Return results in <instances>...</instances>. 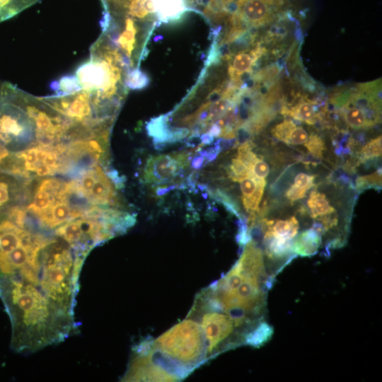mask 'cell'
<instances>
[{
	"instance_id": "cell-13",
	"label": "cell",
	"mask_w": 382,
	"mask_h": 382,
	"mask_svg": "<svg viewBox=\"0 0 382 382\" xmlns=\"http://www.w3.org/2000/svg\"><path fill=\"white\" fill-rule=\"evenodd\" d=\"M282 112L300 122L313 125L317 122L318 115L316 103L309 99H300L290 108L283 107Z\"/></svg>"
},
{
	"instance_id": "cell-20",
	"label": "cell",
	"mask_w": 382,
	"mask_h": 382,
	"mask_svg": "<svg viewBox=\"0 0 382 382\" xmlns=\"http://www.w3.org/2000/svg\"><path fill=\"white\" fill-rule=\"evenodd\" d=\"M381 174L378 170L375 173L369 175L359 177L357 180V187L359 190L373 187L374 186H381Z\"/></svg>"
},
{
	"instance_id": "cell-9",
	"label": "cell",
	"mask_w": 382,
	"mask_h": 382,
	"mask_svg": "<svg viewBox=\"0 0 382 382\" xmlns=\"http://www.w3.org/2000/svg\"><path fill=\"white\" fill-rule=\"evenodd\" d=\"M265 53V49L257 46L237 52L230 60L228 74L233 84L238 86L241 77L253 71L256 62Z\"/></svg>"
},
{
	"instance_id": "cell-17",
	"label": "cell",
	"mask_w": 382,
	"mask_h": 382,
	"mask_svg": "<svg viewBox=\"0 0 382 382\" xmlns=\"http://www.w3.org/2000/svg\"><path fill=\"white\" fill-rule=\"evenodd\" d=\"M307 131L301 126L294 124L290 129L284 143L291 145H301L306 144L309 139Z\"/></svg>"
},
{
	"instance_id": "cell-22",
	"label": "cell",
	"mask_w": 382,
	"mask_h": 382,
	"mask_svg": "<svg viewBox=\"0 0 382 382\" xmlns=\"http://www.w3.org/2000/svg\"><path fill=\"white\" fill-rule=\"evenodd\" d=\"M323 142L322 139L317 134H311L305 144V146L315 156L321 158L323 150Z\"/></svg>"
},
{
	"instance_id": "cell-6",
	"label": "cell",
	"mask_w": 382,
	"mask_h": 382,
	"mask_svg": "<svg viewBox=\"0 0 382 382\" xmlns=\"http://www.w3.org/2000/svg\"><path fill=\"white\" fill-rule=\"evenodd\" d=\"M287 0H234L235 9L231 11L247 28H257L287 14Z\"/></svg>"
},
{
	"instance_id": "cell-1",
	"label": "cell",
	"mask_w": 382,
	"mask_h": 382,
	"mask_svg": "<svg viewBox=\"0 0 382 382\" xmlns=\"http://www.w3.org/2000/svg\"><path fill=\"white\" fill-rule=\"evenodd\" d=\"M274 281L262 250L250 239L231 270L202 294L212 307L231 315L249 332L264 321L267 293Z\"/></svg>"
},
{
	"instance_id": "cell-18",
	"label": "cell",
	"mask_w": 382,
	"mask_h": 382,
	"mask_svg": "<svg viewBox=\"0 0 382 382\" xmlns=\"http://www.w3.org/2000/svg\"><path fill=\"white\" fill-rule=\"evenodd\" d=\"M361 161H366L381 155V136L369 141L360 152Z\"/></svg>"
},
{
	"instance_id": "cell-21",
	"label": "cell",
	"mask_w": 382,
	"mask_h": 382,
	"mask_svg": "<svg viewBox=\"0 0 382 382\" xmlns=\"http://www.w3.org/2000/svg\"><path fill=\"white\" fill-rule=\"evenodd\" d=\"M251 169L253 174L261 180H265L270 173L269 165L263 160L262 157L260 158L258 156L253 162Z\"/></svg>"
},
{
	"instance_id": "cell-16",
	"label": "cell",
	"mask_w": 382,
	"mask_h": 382,
	"mask_svg": "<svg viewBox=\"0 0 382 382\" xmlns=\"http://www.w3.org/2000/svg\"><path fill=\"white\" fill-rule=\"evenodd\" d=\"M51 88L56 95L71 93L79 91L81 88L75 75L64 76L52 82Z\"/></svg>"
},
{
	"instance_id": "cell-4",
	"label": "cell",
	"mask_w": 382,
	"mask_h": 382,
	"mask_svg": "<svg viewBox=\"0 0 382 382\" xmlns=\"http://www.w3.org/2000/svg\"><path fill=\"white\" fill-rule=\"evenodd\" d=\"M196 306L206 311L201 317V328L205 338L207 358L244 344L248 332L227 313L210 306L201 297Z\"/></svg>"
},
{
	"instance_id": "cell-23",
	"label": "cell",
	"mask_w": 382,
	"mask_h": 382,
	"mask_svg": "<svg viewBox=\"0 0 382 382\" xmlns=\"http://www.w3.org/2000/svg\"><path fill=\"white\" fill-rule=\"evenodd\" d=\"M314 179V175L300 173L294 178V185L308 190L313 185Z\"/></svg>"
},
{
	"instance_id": "cell-15",
	"label": "cell",
	"mask_w": 382,
	"mask_h": 382,
	"mask_svg": "<svg viewBox=\"0 0 382 382\" xmlns=\"http://www.w3.org/2000/svg\"><path fill=\"white\" fill-rule=\"evenodd\" d=\"M273 334L272 327L265 321L256 326L246 337L245 345L258 347L268 342Z\"/></svg>"
},
{
	"instance_id": "cell-3",
	"label": "cell",
	"mask_w": 382,
	"mask_h": 382,
	"mask_svg": "<svg viewBox=\"0 0 382 382\" xmlns=\"http://www.w3.org/2000/svg\"><path fill=\"white\" fill-rule=\"evenodd\" d=\"M151 359L177 379L185 377L207 358L202 329L193 319H186L161 335L151 345H140ZM155 362V361H154Z\"/></svg>"
},
{
	"instance_id": "cell-12",
	"label": "cell",
	"mask_w": 382,
	"mask_h": 382,
	"mask_svg": "<svg viewBox=\"0 0 382 382\" xmlns=\"http://www.w3.org/2000/svg\"><path fill=\"white\" fill-rule=\"evenodd\" d=\"M323 234L318 230L311 228L302 231L294 238L292 245L295 255L311 257L316 255L322 245Z\"/></svg>"
},
{
	"instance_id": "cell-19",
	"label": "cell",
	"mask_w": 382,
	"mask_h": 382,
	"mask_svg": "<svg viewBox=\"0 0 382 382\" xmlns=\"http://www.w3.org/2000/svg\"><path fill=\"white\" fill-rule=\"evenodd\" d=\"M126 86L132 89L141 88L147 83L146 76L140 71L135 69L127 74Z\"/></svg>"
},
{
	"instance_id": "cell-2",
	"label": "cell",
	"mask_w": 382,
	"mask_h": 382,
	"mask_svg": "<svg viewBox=\"0 0 382 382\" xmlns=\"http://www.w3.org/2000/svg\"><path fill=\"white\" fill-rule=\"evenodd\" d=\"M90 54L74 75L90 95L97 117L113 120L126 95L124 57L104 33L93 44Z\"/></svg>"
},
{
	"instance_id": "cell-10",
	"label": "cell",
	"mask_w": 382,
	"mask_h": 382,
	"mask_svg": "<svg viewBox=\"0 0 382 382\" xmlns=\"http://www.w3.org/2000/svg\"><path fill=\"white\" fill-rule=\"evenodd\" d=\"M63 183L54 178L42 180L26 211L37 216L49 209L55 202Z\"/></svg>"
},
{
	"instance_id": "cell-24",
	"label": "cell",
	"mask_w": 382,
	"mask_h": 382,
	"mask_svg": "<svg viewBox=\"0 0 382 382\" xmlns=\"http://www.w3.org/2000/svg\"><path fill=\"white\" fill-rule=\"evenodd\" d=\"M306 191L307 190L306 189L301 188L293 184L286 191V197L291 202L296 201L303 198L306 195Z\"/></svg>"
},
{
	"instance_id": "cell-7",
	"label": "cell",
	"mask_w": 382,
	"mask_h": 382,
	"mask_svg": "<svg viewBox=\"0 0 382 382\" xmlns=\"http://www.w3.org/2000/svg\"><path fill=\"white\" fill-rule=\"evenodd\" d=\"M191 156V152L180 151L152 156L145 165V182L153 185L173 182L189 166Z\"/></svg>"
},
{
	"instance_id": "cell-5",
	"label": "cell",
	"mask_w": 382,
	"mask_h": 382,
	"mask_svg": "<svg viewBox=\"0 0 382 382\" xmlns=\"http://www.w3.org/2000/svg\"><path fill=\"white\" fill-rule=\"evenodd\" d=\"M40 98L52 110L75 124L91 128L112 124V122L100 120L96 117L90 95L81 88L71 93Z\"/></svg>"
},
{
	"instance_id": "cell-11",
	"label": "cell",
	"mask_w": 382,
	"mask_h": 382,
	"mask_svg": "<svg viewBox=\"0 0 382 382\" xmlns=\"http://www.w3.org/2000/svg\"><path fill=\"white\" fill-rule=\"evenodd\" d=\"M307 204L310 209L311 216L321 221L325 233L337 225V217L334 215L335 209L330 205L324 193L313 190L310 193Z\"/></svg>"
},
{
	"instance_id": "cell-14",
	"label": "cell",
	"mask_w": 382,
	"mask_h": 382,
	"mask_svg": "<svg viewBox=\"0 0 382 382\" xmlns=\"http://www.w3.org/2000/svg\"><path fill=\"white\" fill-rule=\"evenodd\" d=\"M42 0H0V23L7 21Z\"/></svg>"
},
{
	"instance_id": "cell-8",
	"label": "cell",
	"mask_w": 382,
	"mask_h": 382,
	"mask_svg": "<svg viewBox=\"0 0 382 382\" xmlns=\"http://www.w3.org/2000/svg\"><path fill=\"white\" fill-rule=\"evenodd\" d=\"M126 381H173L177 378L153 361L150 354L139 348L135 350L123 377Z\"/></svg>"
}]
</instances>
